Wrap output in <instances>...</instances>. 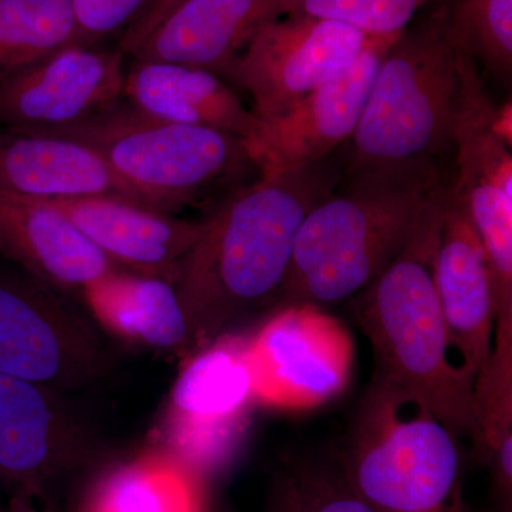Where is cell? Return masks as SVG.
Wrapping results in <instances>:
<instances>
[{
  "label": "cell",
  "mask_w": 512,
  "mask_h": 512,
  "mask_svg": "<svg viewBox=\"0 0 512 512\" xmlns=\"http://www.w3.org/2000/svg\"><path fill=\"white\" fill-rule=\"evenodd\" d=\"M328 158L239 188L201 221L185 256L178 298L197 352L245 316L278 303L306 215L335 190Z\"/></svg>",
  "instance_id": "6da1fadb"
},
{
  "label": "cell",
  "mask_w": 512,
  "mask_h": 512,
  "mask_svg": "<svg viewBox=\"0 0 512 512\" xmlns=\"http://www.w3.org/2000/svg\"><path fill=\"white\" fill-rule=\"evenodd\" d=\"M303 221L276 306L349 301L412 241L444 191L434 161L353 171Z\"/></svg>",
  "instance_id": "7a4b0ae2"
},
{
  "label": "cell",
  "mask_w": 512,
  "mask_h": 512,
  "mask_svg": "<svg viewBox=\"0 0 512 512\" xmlns=\"http://www.w3.org/2000/svg\"><path fill=\"white\" fill-rule=\"evenodd\" d=\"M446 188L402 254L352 299L375 353L376 377L406 390L458 434H471L476 377L451 359L433 261Z\"/></svg>",
  "instance_id": "3957f363"
},
{
  "label": "cell",
  "mask_w": 512,
  "mask_h": 512,
  "mask_svg": "<svg viewBox=\"0 0 512 512\" xmlns=\"http://www.w3.org/2000/svg\"><path fill=\"white\" fill-rule=\"evenodd\" d=\"M340 470L377 512H466L456 434L380 377L359 404Z\"/></svg>",
  "instance_id": "277c9868"
},
{
  "label": "cell",
  "mask_w": 512,
  "mask_h": 512,
  "mask_svg": "<svg viewBox=\"0 0 512 512\" xmlns=\"http://www.w3.org/2000/svg\"><path fill=\"white\" fill-rule=\"evenodd\" d=\"M463 55L443 10L404 30L384 56L350 138V173L433 161L453 148Z\"/></svg>",
  "instance_id": "5b68a950"
},
{
  "label": "cell",
  "mask_w": 512,
  "mask_h": 512,
  "mask_svg": "<svg viewBox=\"0 0 512 512\" xmlns=\"http://www.w3.org/2000/svg\"><path fill=\"white\" fill-rule=\"evenodd\" d=\"M36 131L86 144L154 210L170 214L251 163L237 137L156 119L131 104L116 103L70 126Z\"/></svg>",
  "instance_id": "8992f818"
},
{
  "label": "cell",
  "mask_w": 512,
  "mask_h": 512,
  "mask_svg": "<svg viewBox=\"0 0 512 512\" xmlns=\"http://www.w3.org/2000/svg\"><path fill=\"white\" fill-rule=\"evenodd\" d=\"M249 335L224 333L190 357L161 421V450L202 478L238 453L256 406Z\"/></svg>",
  "instance_id": "52a82bcc"
},
{
  "label": "cell",
  "mask_w": 512,
  "mask_h": 512,
  "mask_svg": "<svg viewBox=\"0 0 512 512\" xmlns=\"http://www.w3.org/2000/svg\"><path fill=\"white\" fill-rule=\"evenodd\" d=\"M248 359L259 406L306 412L345 392L355 345L335 316L295 303L278 308L249 335Z\"/></svg>",
  "instance_id": "ba28073f"
},
{
  "label": "cell",
  "mask_w": 512,
  "mask_h": 512,
  "mask_svg": "<svg viewBox=\"0 0 512 512\" xmlns=\"http://www.w3.org/2000/svg\"><path fill=\"white\" fill-rule=\"evenodd\" d=\"M453 148L458 177L454 188L466 205L497 288V318H512L511 137L500 127V109L484 92L476 60L464 53Z\"/></svg>",
  "instance_id": "9c48e42d"
},
{
  "label": "cell",
  "mask_w": 512,
  "mask_h": 512,
  "mask_svg": "<svg viewBox=\"0 0 512 512\" xmlns=\"http://www.w3.org/2000/svg\"><path fill=\"white\" fill-rule=\"evenodd\" d=\"M373 37L330 20L279 16L255 33L224 74L248 92L259 120H271L348 69Z\"/></svg>",
  "instance_id": "30bf717a"
},
{
  "label": "cell",
  "mask_w": 512,
  "mask_h": 512,
  "mask_svg": "<svg viewBox=\"0 0 512 512\" xmlns=\"http://www.w3.org/2000/svg\"><path fill=\"white\" fill-rule=\"evenodd\" d=\"M400 36L373 37L348 69L274 119L259 120L242 140L259 173L269 177L319 163L352 138L384 56Z\"/></svg>",
  "instance_id": "8fae6325"
},
{
  "label": "cell",
  "mask_w": 512,
  "mask_h": 512,
  "mask_svg": "<svg viewBox=\"0 0 512 512\" xmlns=\"http://www.w3.org/2000/svg\"><path fill=\"white\" fill-rule=\"evenodd\" d=\"M103 365L82 319L36 286L0 276V375L73 389L92 382Z\"/></svg>",
  "instance_id": "7c38bea8"
},
{
  "label": "cell",
  "mask_w": 512,
  "mask_h": 512,
  "mask_svg": "<svg viewBox=\"0 0 512 512\" xmlns=\"http://www.w3.org/2000/svg\"><path fill=\"white\" fill-rule=\"evenodd\" d=\"M123 53L83 45L0 74V123L8 128L70 126L113 106L123 96Z\"/></svg>",
  "instance_id": "4fadbf2b"
},
{
  "label": "cell",
  "mask_w": 512,
  "mask_h": 512,
  "mask_svg": "<svg viewBox=\"0 0 512 512\" xmlns=\"http://www.w3.org/2000/svg\"><path fill=\"white\" fill-rule=\"evenodd\" d=\"M433 278L451 350L477 380L493 350L497 288L483 242L454 185L444 194Z\"/></svg>",
  "instance_id": "5bb4252c"
},
{
  "label": "cell",
  "mask_w": 512,
  "mask_h": 512,
  "mask_svg": "<svg viewBox=\"0 0 512 512\" xmlns=\"http://www.w3.org/2000/svg\"><path fill=\"white\" fill-rule=\"evenodd\" d=\"M66 215L114 265L177 284L181 264L201 234V222L175 218L110 197L46 201Z\"/></svg>",
  "instance_id": "9a60e30c"
},
{
  "label": "cell",
  "mask_w": 512,
  "mask_h": 512,
  "mask_svg": "<svg viewBox=\"0 0 512 512\" xmlns=\"http://www.w3.org/2000/svg\"><path fill=\"white\" fill-rule=\"evenodd\" d=\"M0 191L42 201L119 198L154 210L86 144L28 128L0 133Z\"/></svg>",
  "instance_id": "2e32d148"
},
{
  "label": "cell",
  "mask_w": 512,
  "mask_h": 512,
  "mask_svg": "<svg viewBox=\"0 0 512 512\" xmlns=\"http://www.w3.org/2000/svg\"><path fill=\"white\" fill-rule=\"evenodd\" d=\"M84 436L52 389L0 375V477L37 488L82 458Z\"/></svg>",
  "instance_id": "e0dca14e"
},
{
  "label": "cell",
  "mask_w": 512,
  "mask_h": 512,
  "mask_svg": "<svg viewBox=\"0 0 512 512\" xmlns=\"http://www.w3.org/2000/svg\"><path fill=\"white\" fill-rule=\"evenodd\" d=\"M0 254L40 282L86 288L116 265L66 215L42 200L0 191Z\"/></svg>",
  "instance_id": "ac0fdd59"
},
{
  "label": "cell",
  "mask_w": 512,
  "mask_h": 512,
  "mask_svg": "<svg viewBox=\"0 0 512 512\" xmlns=\"http://www.w3.org/2000/svg\"><path fill=\"white\" fill-rule=\"evenodd\" d=\"M282 0H185L133 53L224 74L265 23L282 16Z\"/></svg>",
  "instance_id": "d6986e66"
},
{
  "label": "cell",
  "mask_w": 512,
  "mask_h": 512,
  "mask_svg": "<svg viewBox=\"0 0 512 512\" xmlns=\"http://www.w3.org/2000/svg\"><path fill=\"white\" fill-rule=\"evenodd\" d=\"M124 96L147 116L221 131L245 140L259 119L217 74L198 67L136 60L126 73Z\"/></svg>",
  "instance_id": "ffe728a7"
},
{
  "label": "cell",
  "mask_w": 512,
  "mask_h": 512,
  "mask_svg": "<svg viewBox=\"0 0 512 512\" xmlns=\"http://www.w3.org/2000/svg\"><path fill=\"white\" fill-rule=\"evenodd\" d=\"M107 332L137 345L190 350V329L177 289L163 279L113 271L83 289Z\"/></svg>",
  "instance_id": "44dd1931"
},
{
  "label": "cell",
  "mask_w": 512,
  "mask_h": 512,
  "mask_svg": "<svg viewBox=\"0 0 512 512\" xmlns=\"http://www.w3.org/2000/svg\"><path fill=\"white\" fill-rule=\"evenodd\" d=\"M201 511V478L161 448L107 474L84 507V512Z\"/></svg>",
  "instance_id": "7402d4cb"
},
{
  "label": "cell",
  "mask_w": 512,
  "mask_h": 512,
  "mask_svg": "<svg viewBox=\"0 0 512 512\" xmlns=\"http://www.w3.org/2000/svg\"><path fill=\"white\" fill-rule=\"evenodd\" d=\"M83 45L72 0H0V74Z\"/></svg>",
  "instance_id": "603a6c76"
},
{
  "label": "cell",
  "mask_w": 512,
  "mask_h": 512,
  "mask_svg": "<svg viewBox=\"0 0 512 512\" xmlns=\"http://www.w3.org/2000/svg\"><path fill=\"white\" fill-rule=\"evenodd\" d=\"M443 12L458 49L498 79H510L512 0H451Z\"/></svg>",
  "instance_id": "cb8c5ba5"
},
{
  "label": "cell",
  "mask_w": 512,
  "mask_h": 512,
  "mask_svg": "<svg viewBox=\"0 0 512 512\" xmlns=\"http://www.w3.org/2000/svg\"><path fill=\"white\" fill-rule=\"evenodd\" d=\"M427 0H282V16L330 20L367 36L400 35Z\"/></svg>",
  "instance_id": "d4e9b609"
},
{
  "label": "cell",
  "mask_w": 512,
  "mask_h": 512,
  "mask_svg": "<svg viewBox=\"0 0 512 512\" xmlns=\"http://www.w3.org/2000/svg\"><path fill=\"white\" fill-rule=\"evenodd\" d=\"M288 477L302 512H377L350 488L340 467L306 461Z\"/></svg>",
  "instance_id": "484cf974"
},
{
  "label": "cell",
  "mask_w": 512,
  "mask_h": 512,
  "mask_svg": "<svg viewBox=\"0 0 512 512\" xmlns=\"http://www.w3.org/2000/svg\"><path fill=\"white\" fill-rule=\"evenodd\" d=\"M148 0H72L82 43L126 29Z\"/></svg>",
  "instance_id": "4316f807"
},
{
  "label": "cell",
  "mask_w": 512,
  "mask_h": 512,
  "mask_svg": "<svg viewBox=\"0 0 512 512\" xmlns=\"http://www.w3.org/2000/svg\"><path fill=\"white\" fill-rule=\"evenodd\" d=\"M183 2L185 0H148L133 22L124 29V35L120 40V52L123 55H133L148 35Z\"/></svg>",
  "instance_id": "83f0119b"
},
{
  "label": "cell",
  "mask_w": 512,
  "mask_h": 512,
  "mask_svg": "<svg viewBox=\"0 0 512 512\" xmlns=\"http://www.w3.org/2000/svg\"><path fill=\"white\" fill-rule=\"evenodd\" d=\"M271 512H302L289 477H286L281 485H279Z\"/></svg>",
  "instance_id": "f1b7e54d"
},
{
  "label": "cell",
  "mask_w": 512,
  "mask_h": 512,
  "mask_svg": "<svg viewBox=\"0 0 512 512\" xmlns=\"http://www.w3.org/2000/svg\"><path fill=\"white\" fill-rule=\"evenodd\" d=\"M8 512H46L35 510V508L30 507L29 504H26L25 501L16 500L15 503L10 505V510Z\"/></svg>",
  "instance_id": "f546056e"
},
{
  "label": "cell",
  "mask_w": 512,
  "mask_h": 512,
  "mask_svg": "<svg viewBox=\"0 0 512 512\" xmlns=\"http://www.w3.org/2000/svg\"><path fill=\"white\" fill-rule=\"evenodd\" d=\"M501 512H511V510H505V508H503V511Z\"/></svg>",
  "instance_id": "4dcf8cb0"
}]
</instances>
